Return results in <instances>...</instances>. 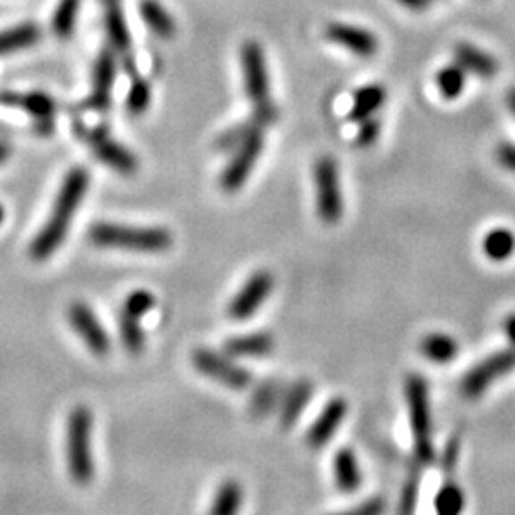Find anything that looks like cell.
<instances>
[{
	"label": "cell",
	"mask_w": 515,
	"mask_h": 515,
	"mask_svg": "<svg viewBox=\"0 0 515 515\" xmlns=\"http://www.w3.org/2000/svg\"><path fill=\"white\" fill-rule=\"evenodd\" d=\"M504 332L508 336V340L511 342V346H515V314L504 321Z\"/></svg>",
	"instance_id": "b9f144b4"
},
{
	"label": "cell",
	"mask_w": 515,
	"mask_h": 515,
	"mask_svg": "<svg viewBox=\"0 0 515 515\" xmlns=\"http://www.w3.org/2000/svg\"><path fill=\"white\" fill-rule=\"evenodd\" d=\"M8 155H10V147L0 142V165H3V162L8 159Z\"/></svg>",
	"instance_id": "7bdbcfd3"
},
{
	"label": "cell",
	"mask_w": 515,
	"mask_h": 515,
	"mask_svg": "<svg viewBox=\"0 0 515 515\" xmlns=\"http://www.w3.org/2000/svg\"><path fill=\"white\" fill-rule=\"evenodd\" d=\"M90 241L96 247L123 249L135 252H162L170 249L172 235L162 227H130L117 224H96L90 227Z\"/></svg>",
	"instance_id": "7a4b0ae2"
},
{
	"label": "cell",
	"mask_w": 515,
	"mask_h": 515,
	"mask_svg": "<svg viewBox=\"0 0 515 515\" xmlns=\"http://www.w3.org/2000/svg\"><path fill=\"white\" fill-rule=\"evenodd\" d=\"M279 393H281V384L275 380H267L264 382L260 388L256 389V393L252 396V414L262 418L266 414H269L274 411V406L279 399Z\"/></svg>",
	"instance_id": "d6a6232c"
},
{
	"label": "cell",
	"mask_w": 515,
	"mask_h": 515,
	"mask_svg": "<svg viewBox=\"0 0 515 515\" xmlns=\"http://www.w3.org/2000/svg\"><path fill=\"white\" fill-rule=\"evenodd\" d=\"M115 56L111 50H103L94 69V90L85 102L86 110L107 111L111 105V90L115 83Z\"/></svg>",
	"instance_id": "5bb4252c"
},
{
	"label": "cell",
	"mask_w": 515,
	"mask_h": 515,
	"mask_svg": "<svg viewBox=\"0 0 515 515\" xmlns=\"http://www.w3.org/2000/svg\"><path fill=\"white\" fill-rule=\"evenodd\" d=\"M103 10H105V25L107 33H110L111 43L119 50H128L130 45V35L128 27L125 20V10H123V0H102Z\"/></svg>",
	"instance_id": "ffe728a7"
},
{
	"label": "cell",
	"mask_w": 515,
	"mask_h": 515,
	"mask_svg": "<svg viewBox=\"0 0 515 515\" xmlns=\"http://www.w3.org/2000/svg\"><path fill=\"white\" fill-rule=\"evenodd\" d=\"M193 364L200 374L232 389H245L252 384V374L247 369L239 367L232 359L216 354V351L197 349L193 354Z\"/></svg>",
	"instance_id": "9c48e42d"
},
{
	"label": "cell",
	"mask_w": 515,
	"mask_h": 515,
	"mask_svg": "<svg viewBox=\"0 0 515 515\" xmlns=\"http://www.w3.org/2000/svg\"><path fill=\"white\" fill-rule=\"evenodd\" d=\"M420 351H422V354L429 361L445 364V363H449L456 357L458 344L453 340L451 336L436 332V334H428L424 338L422 344H420Z\"/></svg>",
	"instance_id": "484cf974"
},
{
	"label": "cell",
	"mask_w": 515,
	"mask_h": 515,
	"mask_svg": "<svg viewBox=\"0 0 515 515\" xmlns=\"http://www.w3.org/2000/svg\"><path fill=\"white\" fill-rule=\"evenodd\" d=\"M155 307V296L149 290H134L123 306V311L135 317H143Z\"/></svg>",
	"instance_id": "e575fe53"
},
{
	"label": "cell",
	"mask_w": 515,
	"mask_h": 515,
	"mask_svg": "<svg viewBox=\"0 0 515 515\" xmlns=\"http://www.w3.org/2000/svg\"><path fill=\"white\" fill-rule=\"evenodd\" d=\"M128 75L132 80L128 100H127L128 111L134 115H140L147 110L149 102H151V86H149L147 80L138 73L135 65H132V63H128Z\"/></svg>",
	"instance_id": "f1b7e54d"
},
{
	"label": "cell",
	"mask_w": 515,
	"mask_h": 515,
	"mask_svg": "<svg viewBox=\"0 0 515 515\" xmlns=\"http://www.w3.org/2000/svg\"><path fill=\"white\" fill-rule=\"evenodd\" d=\"M386 508V503L382 498H371L367 500V503L357 506L354 510V513H359V515H378V513H382Z\"/></svg>",
	"instance_id": "f35d334b"
},
{
	"label": "cell",
	"mask_w": 515,
	"mask_h": 515,
	"mask_svg": "<svg viewBox=\"0 0 515 515\" xmlns=\"http://www.w3.org/2000/svg\"><path fill=\"white\" fill-rule=\"evenodd\" d=\"M464 508V495L454 483L443 485L436 496V510L441 515H456Z\"/></svg>",
	"instance_id": "836d02e7"
},
{
	"label": "cell",
	"mask_w": 515,
	"mask_h": 515,
	"mask_svg": "<svg viewBox=\"0 0 515 515\" xmlns=\"http://www.w3.org/2000/svg\"><path fill=\"white\" fill-rule=\"evenodd\" d=\"M401 6H405L406 10H413V12H424L429 4L431 0H397Z\"/></svg>",
	"instance_id": "60d3db41"
},
{
	"label": "cell",
	"mask_w": 515,
	"mask_h": 515,
	"mask_svg": "<svg viewBox=\"0 0 515 515\" xmlns=\"http://www.w3.org/2000/svg\"><path fill=\"white\" fill-rule=\"evenodd\" d=\"M140 12L143 21L149 25V29L157 33L159 37H172L176 33L174 20L170 18V13L162 8L157 0H143L140 4Z\"/></svg>",
	"instance_id": "4316f807"
},
{
	"label": "cell",
	"mask_w": 515,
	"mask_h": 515,
	"mask_svg": "<svg viewBox=\"0 0 515 515\" xmlns=\"http://www.w3.org/2000/svg\"><path fill=\"white\" fill-rule=\"evenodd\" d=\"M380 128H382V125H380V120H378V119L369 117V119L361 120V128H359V134H357V143L364 145V147L372 145L378 140V134H380Z\"/></svg>",
	"instance_id": "d590c367"
},
{
	"label": "cell",
	"mask_w": 515,
	"mask_h": 515,
	"mask_svg": "<svg viewBox=\"0 0 515 515\" xmlns=\"http://www.w3.org/2000/svg\"><path fill=\"white\" fill-rule=\"evenodd\" d=\"M242 69H245V86L256 111H275L269 102V83L266 73L264 52L260 45L249 40L241 52Z\"/></svg>",
	"instance_id": "52a82bcc"
},
{
	"label": "cell",
	"mask_w": 515,
	"mask_h": 515,
	"mask_svg": "<svg viewBox=\"0 0 515 515\" xmlns=\"http://www.w3.org/2000/svg\"><path fill=\"white\" fill-rule=\"evenodd\" d=\"M456 460H458V439H453L445 449V456H443L445 470L451 471L456 466Z\"/></svg>",
	"instance_id": "ab89813d"
},
{
	"label": "cell",
	"mask_w": 515,
	"mask_h": 515,
	"mask_svg": "<svg viewBox=\"0 0 515 515\" xmlns=\"http://www.w3.org/2000/svg\"><path fill=\"white\" fill-rule=\"evenodd\" d=\"M331 43L349 50L359 58H371L378 50V38L363 27L347 23H331L324 31Z\"/></svg>",
	"instance_id": "4fadbf2b"
},
{
	"label": "cell",
	"mask_w": 515,
	"mask_h": 515,
	"mask_svg": "<svg viewBox=\"0 0 515 515\" xmlns=\"http://www.w3.org/2000/svg\"><path fill=\"white\" fill-rule=\"evenodd\" d=\"M406 405H409L411 429L414 439V453L422 464H429L436 458L431 441V413L428 384L422 376L413 374L406 378Z\"/></svg>",
	"instance_id": "277c9868"
},
{
	"label": "cell",
	"mask_w": 515,
	"mask_h": 515,
	"mask_svg": "<svg viewBox=\"0 0 515 515\" xmlns=\"http://www.w3.org/2000/svg\"><path fill=\"white\" fill-rule=\"evenodd\" d=\"M88 185H90V174L83 167H75L65 176L45 227L40 229L31 242L33 260L37 262L48 260V258L61 247L67 232H69V224L77 214V208L85 199Z\"/></svg>",
	"instance_id": "6da1fadb"
},
{
	"label": "cell",
	"mask_w": 515,
	"mask_h": 515,
	"mask_svg": "<svg viewBox=\"0 0 515 515\" xmlns=\"http://www.w3.org/2000/svg\"><path fill=\"white\" fill-rule=\"evenodd\" d=\"M241 503H242L241 485L233 479L224 481L220 486V491L216 493L210 513L212 515H232V513L239 511Z\"/></svg>",
	"instance_id": "4dcf8cb0"
},
{
	"label": "cell",
	"mask_w": 515,
	"mask_h": 515,
	"mask_svg": "<svg viewBox=\"0 0 515 515\" xmlns=\"http://www.w3.org/2000/svg\"><path fill=\"white\" fill-rule=\"evenodd\" d=\"M67 466L78 485H86L94 478L92 456V413L86 406H77L67 418Z\"/></svg>",
	"instance_id": "3957f363"
},
{
	"label": "cell",
	"mask_w": 515,
	"mask_h": 515,
	"mask_svg": "<svg viewBox=\"0 0 515 515\" xmlns=\"http://www.w3.org/2000/svg\"><path fill=\"white\" fill-rule=\"evenodd\" d=\"M275 117L274 115H267V113H260V111H256L254 117L250 120H247V123H241L233 128H229L225 130L218 140H216V147L220 149V151H232V149L239 147L242 142H245L249 135L256 130H260L264 125L271 123Z\"/></svg>",
	"instance_id": "603a6c76"
},
{
	"label": "cell",
	"mask_w": 515,
	"mask_h": 515,
	"mask_svg": "<svg viewBox=\"0 0 515 515\" xmlns=\"http://www.w3.org/2000/svg\"><path fill=\"white\" fill-rule=\"evenodd\" d=\"M75 132L80 140H85L92 147V151L96 153V157L103 160L107 167H111L123 174H132L138 170V159H135L127 147L111 140V135L105 130L86 128L80 123H77Z\"/></svg>",
	"instance_id": "8992f818"
},
{
	"label": "cell",
	"mask_w": 515,
	"mask_h": 515,
	"mask_svg": "<svg viewBox=\"0 0 515 515\" xmlns=\"http://www.w3.org/2000/svg\"><path fill=\"white\" fill-rule=\"evenodd\" d=\"M80 0H60V4L53 12L52 31L61 38H67L75 31V23L78 18Z\"/></svg>",
	"instance_id": "1f68e13d"
},
{
	"label": "cell",
	"mask_w": 515,
	"mask_h": 515,
	"mask_svg": "<svg viewBox=\"0 0 515 515\" xmlns=\"http://www.w3.org/2000/svg\"><path fill=\"white\" fill-rule=\"evenodd\" d=\"M334 478L340 491L356 493L361 485V470L356 454L349 449H340L334 456Z\"/></svg>",
	"instance_id": "44dd1931"
},
{
	"label": "cell",
	"mask_w": 515,
	"mask_h": 515,
	"mask_svg": "<svg viewBox=\"0 0 515 515\" xmlns=\"http://www.w3.org/2000/svg\"><path fill=\"white\" fill-rule=\"evenodd\" d=\"M67 317H69L71 327L77 331L80 338H83V342L94 356L103 357L110 354L111 338L103 329V324L100 323L96 314H94L86 304L83 302L71 304L69 311H67Z\"/></svg>",
	"instance_id": "8fae6325"
},
{
	"label": "cell",
	"mask_w": 515,
	"mask_h": 515,
	"mask_svg": "<svg viewBox=\"0 0 515 515\" xmlns=\"http://www.w3.org/2000/svg\"><path fill=\"white\" fill-rule=\"evenodd\" d=\"M386 102V90L382 85H369L363 86L354 98V105H351L349 119L361 123V120L372 117Z\"/></svg>",
	"instance_id": "7402d4cb"
},
{
	"label": "cell",
	"mask_w": 515,
	"mask_h": 515,
	"mask_svg": "<svg viewBox=\"0 0 515 515\" xmlns=\"http://www.w3.org/2000/svg\"><path fill=\"white\" fill-rule=\"evenodd\" d=\"M140 321H142V317L130 315V314H127V311L120 314V323H119L120 340H123L128 354H134V356L142 354L143 346H145V334H143Z\"/></svg>",
	"instance_id": "f546056e"
},
{
	"label": "cell",
	"mask_w": 515,
	"mask_h": 515,
	"mask_svg": "<svg viewBox=\"0 0 515 515\" xmlns=\"http://www.w3.org/2000/svg\"><path fill=\"white\" fill-rule=\"evenodd\" d=\"M508 107H510V111H511L513 117H515V88H511V90L508 92Z\"/></svg>",
	"instance_id": "ee69618b"
},
{
	"label": "cell",
	"mask_w": 515,
	"mask_h": 515,
	"mask_svg": "<svg viewBox=\"0 0 515 515\" xmlns=\"http://www.w3.org/2000/svg\"><path fill=\"white\" fill-rule=\"evenodd\" d=\"M3 220H4V208L0 205V224H3Z\"/></svg>",
	"instance_id": "f6af8a7d"
},
{
	"label": "cell",
	"mask_w": 515,
	"mask_h": 515,
	"mask_svg": "<svg viewBox=\"0 0 515 515\" xmlns=\"http://www.w3.org/2000/svg\"><path fill=\"white\" fill-rule=\"evenodd\" d=\"M274 275H271L269 271H256V274L242 284V289L235 294L232 304H229V317L233 321L250 319L256 311L262 307L271 290H274Z\"/></svg>",
	"instance_id": "30bf717a"
},
{
	"label": "cell",
	"mask_w": 515,
	"mask_h": 515,
	"mask_svg": "<svg viewBox=\"0 0 515 515\" xmlns=\"http://www.w3.org/2000/svg\"><path fill=\"white\" fill-rule=\"evenodd\" d=\"M311 393H314V386H311V382L307 380L296 382L287 391V396H284L282 405H281V414H279L281 426L284 429H290L298 422V418L302 416V413L306 411V406L311 399Z\"/></svg>",
	"instance_id": "ac0fdd59"
},
{
	"label": "cell",
	"mask_w": 515,
	"mask_h": 515,
	"mask_svg": "<svg viewBox=\"0 0 515 515\" xmlns=\"http://www.w3.org/2000/svg\"><path fill=\"white\" fill-rule=\"evenodd\" d=\"M40 38V31L35 23H23L13 29L0 33V53L16 52L21 48L35 46Z\"/></svg>",
	"instance_id": "d4e9b609"
},
{
	"label": "cell",
	"mask_w": 515,
	"mask_h": 515,
	"mask_svg": "<svg viewBox=\"0 0 515 515\" xmlns=\"http://www.w3.org/2000/svg\"><path fill=\"white\" fill-rule=\"evenodd\" d=\"M496 159L506 170L515 174V143H500L496 147Z\"/></svg>",
	"instance_id": "74e56055"
},
{
	"label": "cell",
	"mask_w": 515,
	"mask_h": 515,
	"mask_svg": "<svg viewBox=\"0 0 515 515\" xmlns=\"http://www.w3.org/2000/svg\"><path fill=\"white\" fill-rule=\"evenodd\" d=\"M416 500H418V476L414 473V476H411L409 481H406V485H405L403 495H401V506H399V510H401L403 513L414 511Z\"/></svg>",
	"instance_id": "8d00e7d4"
},
{
	"label": "cell",
	"mask_w": 515,
	"mask_h": 515,
	"mask_svg": "<svg viewBox=\"0 0 515 515\" xmlns=\"http://www.w3.org/2000/svg\"><path fill=\"white\" fill-rule=\"evenodd\" d=\"M262 149H264V138L260 130L252 132L249 138L239 145L235 157L232 159V162H229L227 168L222 174V187L225 189V192H237V189L245 185L249 174L252 172L256 165V160L260 159Z\"/></svg>",
	"instance_id": "7c38bea8"
},
{
	"label": "cell",
	"mask_w": 515,
	"mask_h": 515,
	"mask_svg": "<svg viewBox=\"0 0 515 515\" xmlns=\"http://www.w3.org/2000/svg\"><path fill=\"white\" fill-rule=\"evenodd\" d=\"M454 58L464 71L476 77L493 78L498 73V61L491 53L470 43H458L454 46Z\"/></svg>",
	"instance_id": "2e32d148"
},
{
	"label": "cell",
	"mask_w": 515,
	"mask_h": 515,
	"mask_svg": "<svg viewBox=\"0 0 515 515\" xmlns=\"http://www.w3.org/2000/svg\"><path fill=\"white\" fill-rule=\"evenodd\" d=\"M483 252L493 262H506L515 252V235L510 229H493L483 239Z\"/></svg>",
	"instance_id": "cb8c5ba5"
},
{
	"label": "cell",
	"mask_w": 515,
	"mask_h": 515,
	"mask_svg": "<svg viewBox=\"0 0 515 515\" xmlns=\"http://www.w3.org/2000/svg\"><path fill=\"white\" fill-rule=\"evenodd\" d=\"M436 85L441 96L445 100H454L464 90L466 85V71L458 63L454 65H445L443 69L437 71L436 75Z\"/></svg>",
	"instance_id": "83f0119b"
},
{
	"label": "cell",
	"mask_w": 515,
	"mask_h": 515,
	"mask_svg": "<svg viewBox=\"0 0 515 515\" xmlns=\"http://www.w3.org/2000/svg\"><path fill=\"white\" fill-rule=\"evenodd\" d=\"M515 369V349H504L498 354L483 359L476 364L462 380V393L470 399L479 397L485 389H489L498 378L510 374Z\"/></svg>",
	"instance_id": "ba28073f"
},
{
	"label": "cell",
	"mask_w": 515,
	"mask_h": 515,
	"mask_svg": "<svg viewBox=\"0 0 515 515\" xmlns=\"http://www.w3.org/2000/svg\"><path fill=\"white\" fill-rule=\"evenodd\" d=\"M315 192H317V212L323 222L336 224L342 218L344 200L340 189V176H338L336 160L332 157H323L315 165Z\"/></svg>",
	"instance_id": "5b68a950"
},
{
	"label": "cell",
	"mask_w": 515,
	"mask_h": 515,
	"mask_svg": "<svg viewBox=\"0 0 515 515\" xmlns=\"http://www.w3.org/2000/svg\"><path fill=\"white\" fill-rule=\"evenodd\" d=\"M0 105L18 107L27 113H31L38 120H52L56 103L46 94L31 92V94H18V92H0Z\"/></svg>",
	"instance_id": "e0dca14e"
},
{
	"label": "cell",
	"mask_w": 515,
	"mask_h": 515,
	"mask_svg": "<svg viewBox=\"0 0 515 515\" xmlns=\"http://www.w3.org/2000/svg\"><path fill=\"white\" fill-rule=\"evenodd\" d=\"M227 356L233 357H262L274 349V338L266 332H254L247 336L229 338L224 346Z\"/></svg>",
	"instance_id": "d6986e66"
},
{
	"label": "cell",
	"mask_w": 515,
	"mask_h": 515,
	"mask_svg": "<svg viewBox=\"0 0 515 515\" xmlns=\"http://www.w3.org/2000/svg\"><path fill=\"white\" fill-rule=\"evenodd\" d=\"M346 414H347V403L342 397L329 401L323 413L319 414V418L311 424L307 431V443L314 446V449H321V446L327 445L344 422Z\"/></svg>",
	"instance_id": "9a60e30c"
}]
</instances>
